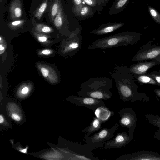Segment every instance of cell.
<instances>
[{
    "mask_svg": "<svg viewBox=\"0 0 160 160\" xmlns=\"http://www.w3.org/2000/svg\"><path fill=\"white\" fill-rule=\"evenodd\" d=\"M112 84V79L106 77L91 78L81 84L77 93L80 96L102 100L109 99L112 96L110 91Z\"/></svg>",
    "mask_w": 160,
    "mask_h": 160,
    "instance_id": "obj_1",
    "label": "cell"
},
{
    "mask_svg": "<svg viewBox=\"0 0 160 160\" xmlns=\"http://www.w3.org/2000/svg\"><path fill=\"white\" fill-rule=\"evenodd\" d=\"M108 73L115 80L120 98L123 102L130 99L133 96V89L136 83L127 66L117 65Z\"/></svg>",
    "mask_w": 160,
    "mask_h": 160,
    "instance_id": "obj_2",
    "label": "cell"
},
{
    "mask_svg": "<svg viewBox=\"0 0 160 160\" xmlns=\"http://www.w3.org/2000/svg\"><path fill=\"white\" fill-rule=\"evenodd\" d=\"M140 34L126 32L117 33L99 39L89 45L88 49H106L135 44L140 38Z\"/></svg>",
    "mask_w": 160,
    "mask_h": 160,
    "instance_id": "obj_3",
    "label": "cell"
},
{
    "mask_svg": "<svg viewBox=\"0 0 160 160\" xmlns=\"http://www.w3.org/2000/svg\"><path fill=\"white\" fill-rule=\"evenodd\" d=\"M119 126L116 122L112 127L103 128L93 135L85 139V143L94 146L97 148L102 147L103 145V142L114 136V133Z\"/></svg>",
    "mask_w": 160,
    "mask_h": 160,
    "instance_id": "obj_4",
    "label": "cell"
},
{
    "mask_svg": "<svg viewBox=\"0 0 160 160\" xmlns=\"http://www.w3.org/2000/svg\"><path fill=\"white\" fill-rule=\"evenodd\" d=\"M70 100L77 106L85 107L93 111L100 106H106L105 102L102 100L89 97L72 95L70 98Z\"/></svg>",
    "mask_w": 160,
    "mask_h": 160,
    "instance_id": "obj_5",
    "label": "cell"
},
{
    "mask_svg": "<svg viewBox=\"0 0 160 160\" xmlns=\"http://www.w3.org/2000/svg\"><path fill=\"white\" fill-rule=\"evenodd\" d=\"M160 55V46L152 48L138 51L133 57L132 61H140L154 59Z\"/></svg>",
    "mask_w": 160,
    "mask_h": 160,
    "instance_id": "obj_6",
    "label": "cell"
},
{
    "mask_svg": "<svg viewBox=\"0 0 160 160\" xmlns=\"http://www.w3.org/2000/svg\"><path fill=\"white\" fill-rule=\"evenodd\" d=\"M154 60L133 64L128 68V71L130 74L134 75L144 74L152 67L160 64L158 61L154 59Z\"/></svg>",
    "mask_w": 160,
    "mask_h": 160,
    "instance_id": "obj_7",
    "label": "cell"
},
{
    "mask_svg": "<svg viewBox=\"0 0 160 160\" xmlns=\"http://www.w3.org/2000/svg\"><path fill=\"white\" fill-rule=\"evenodd\" d=\"M124 25L122 22H108L99 25L90 32L91 34L102 35H105L119 29Z\"/></svg>",
    "mask_w": 160,
    "mask_h": 160,
    "instance_id": "obj_8",
    "label": "cell"
},
{
    "mask_svg": "<svg viewBox=\"0 0 160 160\" xmlns=\"http://www.w3.org/2000/svg\"><path fill=\"white\" fill-rule=\"evenodd\" d=\"M128 139L126 132H118L113 139L107 141L105 143L104 148L109 149L120 148L126 144Z\"/></svg>",
    "mask_w": 160,
    "mask_h": 160,
    "instance_id": "obj_9",
    "label": "cell"
},
{
    "mask_svg": "<svg viewBox=\"0 0 160 160\" xmlns=\"http://www.w3.org/2000/svg\"><path fill=\"white\" fill-rule=\"evenodd\" d=\"M94 114L95 116L103 123L113 116L115 112L113 111L109 110L106 106H102L95 110Z\"/></svg>",
    "mask_w": 160,
    "mask_h": 160,
    "instance_id": "obj_10",
    "label": "cell"
},
{
    "mask_svg": "<svg viewBox=\"0 0 160 160\" xmlns=\"http://www.w3.org/2000/svg\"><path fill=\"white\" fill-rule=\"evenodd\" d=\"M102 123H103L97 117H93L89 125L82 131V132H87L84 135V138H87L94 132L101 129Z\"/></svg>",
    "mask_w": 160,
    "mask_h": 160,
    "instance_id": "obj_11",
    "label": "cell"
},
{
    "mask_svg": "<svg viewBox=\"0 0 160 160\" xmlns=\"http://www.w3.org/2000/svg\"><path fill=\"white\" fill-rule=\"evenodd\" d=\"M130 0H115L109 8L108 13L110 15L118 14L122 11L130 2Z\"/></svg>",
    "mask_w": 160,
    "mask_h": 160,
    "instance_id": "obj_12",
    "label": "cell"
},
{
    "mask_svg": "<svg viewBox=\"0 0 160 160\" xmlns=\"http://www.w3.org/2000/svg\"><path fill=\"white\" fill-rule=\"evenodd\" d=\"M96 11L93 8L85 4L76 15L79 20H84L92 17Z\"/></svg>",
    "mask_w": 160,
    "mask_h": 160,
    "instance_id": "obj_13",
    "label": "cell"
},
{
    "mask_svg": "<svg viewBox=\"0 0 160 160\" xmlns=\"http://www.w3.org/2000/svg\"><path fill=\"white\" fill-rule=\"evenodd\" d=\"M10 17L14 20L20 18L22 15V4L20 0H13L10 8Z\"/></svg>",
    "mask_w": 160,
    "mask_h": 160,
    "instance_id": "obj_14",
    "label": "cell"
},
{
    "mask_svg": "<svg viewBox=\"0 0 160 160\" xmlns=\"http://www.w3.org/2000/svg\"><path fill=\"white\" fill-rule=\"evenodd\" d=\"M65 17L60 2L58 13L54 19V24L57 27H60L65 21Z\"/></svg>",
    "mask_w": 160,
    "mask_h": 160,
    "instance_id": "obj_15",
    "label": "cell"
},
{
    "mask_svg": "<svg viewBox=\"0 0 160 160\" xmlns=\"http://www.w3.org/2000/svg\"><path fill=\"white\" fill-rule=\"evenodd\" d=\"M138 81L145 84H157L155 81L149 76L146 75H135Z\"/></svg>",
    "mask_w": 160,
    "mask_h": 160,
    "instance_id": "obj_16",
    "label": "cell"
},
{
    "mask_svg": "<svg viewBox=\"0 0 160 160\" xmlns=\"http://www.w3.org/2000/svg\"><path fill=\"white\" fill-rule=\"evenodd\" d=\"M150 15L156 23L160 24V13L156 9L150 6L148 7Z\"/></svg>",
    "mask_w": 160,
    "mask_h": 160,
    "instance_id": "obj_17",
    "label": "cell"
},
{
    "mask_svg": "<svg viewBox=\"0 0 160 160\" xmlns=\"http://www.w3.org/2000/svg\"><path fill=\"white\" fill-rule=\"evenodd\" d=\"M73 6L72 11L74 14L76 15L80 11L82 7L85 3L82 0H72Z\"/></svg>",
    "mask_w": 160,
    "mask_h": 160,
    "instance_id": "obj_18",
    "label": "cell"
},
{
    "mask_svg": "<svg viewBox=\"0 0 160 160\" xmlns=\"http://www.w3.org/2000/svg\"><path fill=\"white\" fill-rule=\"evenodd\" d=\"M48 2L47 0L45 1L36 11L35 16L38 19H41L43 13L45 11L47 6Z\"/></svg>",
    "mask_w": 160,
    "mask_h": 160,
    "instance_id": "obj_19",
    "label": "cell"
},
{
    "mask_svg": "<svg viewBox=\"0 0 160 160\" xmlns=\"http://www.w3.org/2000/svg\"><path fill=\"white\" fill-rule=\"evenodd\" d=\"M60 2L59 0H55L52 5L51 12V17L52 20L58 13Z\"/></svg>",
    "mask_w": 160,
    "mask_h": 160,
    "instance_id": "obj_20",
    "label": "cell"
},
{
    "mask_svg": "<svg viewBox=\"0 0 160 160\" xmlns=\"http://www.w3.org/2000/svg\"><path fill=\"white\" fill-rule=\"evenodd\" d=\"M87 5L93 8L95 11L98 12V8L97 0H82Z\"/></svg>",
    "mask_w": 160,
    "mask_h": 160,
    "instance_id": "obj_21",
    "label": "cell"
},
{
    "mask_svg": "<svg viewBox=\"0 0 160 160\" xmlns=\"http://www.w3.org/2000/svg\"><path fill=\"white\" fill-rule=\"evenodd\" d=\"M37 28H41L42 31L45 33L49 32L51 30V28L49 27L41 24H38L37 25Z\"/></svg>",
    "mask_w": 160,
    "mask_h": 160,
    "instance_id": "obj_22",
    "label": "cell"
},
{
    "mask_svg": "<svg viewBox=\"0 0 160 160\" xmlns=\"http://www.w3.org/2000/svg\"><path fill=\"white\" fill-rule=\"evenodd\" d=\"M148 75L152 78L158 84L160 85V75L155 74L152 72L148 74Z\"/></svg>",
    "mask_w": 160,
    "mask_h": 160,
    "instance_id": "obj_23",
    "label": "cell"
},
{
    "mask_svg": "<svg viewBox=\"0 0 160 160\" xmlns=\"http://www.w3.org/2000/svg\"><path fill=\"white\" fill-rule=\"evenodd\" d=\"M97 4L98 8V14H101V12L103 7L102 0H97Z\"/></svg>",
    "mask_w": 160,
    "mask_h": 160,
    "instance_id": "obj_24",
    "label": "cell"
},
{
    "mask_svg": "<svg viewBox=\"0 0 160 160\" xmlns=\"http://www.w3.org/2000/svg\"><path fill=\"white\" fill-rule=\"evenodd\" d=\"M41 71L43 76L46 77L48 76V72L47 69L44 68H42L41 69Z\"/></svg>",
    "mask_w": 160,
    "mask_h": 160,
    "instance_id": "obj_25",
    "label": "cell"
},
{
    "mask_svg": "<svg viewBox=\"0 0 160 160\" xmlns=\"http://www.w3.org/2000/svg\"><path fill=\"white\" fill-rule=\"evenodd\" d=\"M11 117L13 120L16 121H19L21 119V118L19 116L15 113L13 114Z\"/></svg>",
    "mask_w": 160,
    "mask_h": 160,
    "instance_id": "obj_26",
    "label": "cell"
},
{
    "mask_svg": "<svg viewBox=\"0 0 160 160\" xmlns=\"http://www.w3.org/2000/svg\"><path fill=\"white\" fill-rule=\"evenodd\" d=\"M23 21H24L23 20H16L13 21L12 23V26H16L18 25H19L21 24Z\"/></svg>",
    "mask_w": 160,
    "mask_h": 160,
    "instance_id": "obj_27",
    "label": "cell"
},
{
    "mask_svg": "<svg viewBox=\"0 0 160 160\" xmlns=\"http://www.w3.org/2000/svg\"><path fill=\"white\" fill-rule=\"evenodd\" d=\"M38 40L41 42H44L47 40V38L45 36H41L38 38Z\"/></svg>",
    "mask_w": 160,
    "mask_h": 160,
    "instance_id": "obj_28",
    "label": "cell"
},
{
    "mask_svg": "<svg viewBox=\"0 0 160 160\" xmlns=\"http://www.w3.org/2000/svg\"><path fill=\"white\" fill-rule=\"evenodd\" d=\"M28 91V88L27 87L24 88L22 91V93L23 94H25Z\"/></svg>",
    "mask_w": 160,
    "mask_h": 160,
    "instance_id": "obj_29",
    "label": "cell"
},
{
    "mask_svg": "<svg viewBox=\"0 0 160 160\" xmlns=\"http://www.w3.org/2000/svg\"><path fill=\"white\" fill-rule=\"evenodd\" d=\"M42 53L45 55H48L51 53L50 51L48 49H45L43 50L42 52Z\"/></svg>",
    "mask_w": 160,
    "mask_h": 160,
    "instance_id": "obj_30",
    "label": "cell"
},
{
    "mask_svg": "<svg viewBox=\"0 0 160 160\" xmlns=\"http://www.w3.org/2000/svg\"><path fill=\"white\" fill-rule=\"evenodd\" d=\"M111 0H102V5L103 6H106L108 2Z\"/></svg>",
    "mask_w": 160,
    "mask_h": 160,
    "instance_id": "obj_31",
    "label": "cell"
},
{
    "mask_svg": "<svg viewBox=\"0 0 160 160\" xmlns=\"http://www.w3.org/2000/svg\"><path fill=\"white\" fill-rule=\"evenodd\" d=\"M4 121V119L3 117L1 115H0V122L1 123H2Z\"/></svg>",
    "mask_w": 160,
    "mask_h": 160,
    "instance_id": "obj_32",
    "label": "cell"
},
{
    "mask_svg": "<svg viewBox=\"0 0 160 160\" xmlns=\"http://www.w3.org/2000/svg\"><path fill=\"white\" fill-rule=\"evenodd\" d=\"M154 59L158 61L160 63V57H156V58H155Z\"/></svg>",
    "mask_w": 160,
    "mask_h": 160,
    "instance_id": "obj_33",
    "label": "cell"
},
{
    "mask_svg": "<svg viewBox=\"0 0 160 160\" xmlns=\"http://www.w3.org/2000/svg\"><path fill=\"white\" fill-rule=\"evenodd\" d=\"M4 48L1 45H0V50L1 51L4 50Z\"/></svg>",
    "mask_w": 160,
    "mask_h": 160,
    "instance_id": "obj_34",
    "label": "cell"
},
{
    "mask_svg": "<svg viewBox=\"0 0 160 160\" xmlns=\"http://www.w3.org/2000/svg\"><path fill=\"white\" fill-rule=\"evenodd\" d=\"M158 57H160V55Z\"/></svg>",
    "mask_w": 160,
    "mask_h": 160,
    "instance_id": "obj_35",
    "label": "cell"
},
{
    "mask_svg": "<svg viewBox=\"0 0 160 160\" xmlns=\"http://www.w3.org/2000/svg\"></svg>",
    "mask_w": 160,
    "mask_h": 160,
    "instance_id": "obj_36",
    "label": "cell"
}]
</instances>
